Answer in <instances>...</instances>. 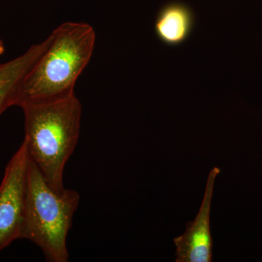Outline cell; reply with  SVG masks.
<instances>
[{
  "label": "cell",
  "mask_w": 262,
  "mask_h": 262,
  "mask_svg": "<svg viewBox=\"0 0 262 262\" xmlns=\"http://www.w3.org/2000/svg\"><path fill=\"white\" fill-rule=\"evenodd\" d=\"M48 38L46 51L20 82L15 106L56 101L75 94L76 82L94 52V29L83 22H65Z\"/></svg>",
  "instance_id": "1"
},
{
  "label": "cell",
  "mask_w": 262,
  "mask_h": 262,
  "mask_svg": "<svg viewBox=\"0 0 262 262\" xmlns=\"http://www.w3.org/2000/svg\"><path fill=\"white\" fill-rule=\"evenodd\" d=\"M48 38L33 45L18 58L0 64V115L15 106V98L24 77L48 47Z\"/></svg>",
  "instance_id": "6"
},
{
  "label": "cell",
  "mask_w": 262,
  "mask_h": 262,
  "mask_svg": "<svg viewBox=\"0 0 262 262\" xmlns=\"http://www.w3.org/2000/svg\"><path fill=\"white\" fill-rule=\"evenodd\" d=\"M29 156L21 143L5 170L0 184V252L21 239L25 220Z\"/></svg>",
  "instance_id": "4"
},
{
  "label": "cell",
  "mask_w": 262,
  "mask_h": 262,
  "mask_svg": "<svg viewBox=\"0 0 262 262\" xmlns=\"http://www.w3.org/2000/svg\"><path fill=\"white\" fill-rule=\"evenodd\" d=\"M194 25L191 10L182 3H170L160 10L155 30L161 42L168 46H179L190 35Z\"/></svg>",
  "instance_id": "7"
},
{
  "label": "cell",
  "mask_w": 262,
  "mask_h": 262,
  "mask_svg": "<svg viewBox=\"0 0 262 262\" xmlns=\"http://www.w3.org/2000/svg\"><path fill=\"white\" fill-rule=\"evenodd\" d=\"M220 169L215 167L208 174L206 191L196 218L186 224V231L174 239L176 262H211L212 239L210 213L215 179Z\"/></svg>",
  "instance_id": "5"
},
{
  "label": "cell",
  "mask_w": 262,
  "mask_h": 262,
  "mask_svg": "<svg viewBox=\"0 0 262 262\" xmlns=\"http://www.w3.org/2000/svg\"><path fill=\"white\" fill-rule=\"evenodd\" d=\"M24 140L29 158L49 185L63 192L66 164L75 151L81 127L82 104L75 94L48 102L26 103Z\"/></svg>",
  "instance_id": "2"
},
{
  "label": "cell",
  "mask_w": 262,
  "mask_h": 262,
  "mask_svg": "<svg viewBox=\"0 0 262 262\" xmlns=\"http://www.w3.org/2000/svg\"><path fill=\"white\" fill-rule=\"evenodd\" d=\"M5 52V46L3 44V41L0 40V56L4 53Z\"/></svg>",
  "instance_id": "8"
},
{
  "label": "cell",
  "mask_w": 262,
  "mask_h": 262,
  "mask_svg": "<svg viewBox=\"0 0 262 262\" xmlns=\"http://www.w3.org/2000/svg\"><path fill=\"white\" fill-rule=\"evenodd\" d=\"M80 201V194L73 189L60 192L53 189L29 158L21 239L39 246L48 261H68L67 236Z\"/></svg>",
  "instance_id": "3"
}]
</instances>
